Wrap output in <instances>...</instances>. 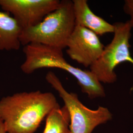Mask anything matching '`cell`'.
Returning a JSON list of instances; mask_svg holds the SVG:
<instances>
[{"instance_id":"6da1fadb","label":"cell","mask_w":133,"mask_h":133,"mask_svg":"<svg viewBox=\"0 0 133 133\" xmlns=\"http://www.w3.org/2000/svg\"><path fill=\"white\" fill-rule=\"evenodd\" d=\"M59 104L51 92L16 93L0 100V119L8 133H35Z\"/></svg>"},{"instance_id":"7a4b0ae2","label":"cell","mask_w":133,"mask_h":133,"mask_svg":"<svg viewBox=\"0 0 133 133\" xmlns=\"http://www.w3.org/2000/svg\"><path fill=\"white\" fill-rule=\"evenodd\" d=\"M25 60L20 66L24 74L30 75L43 68L62 69L75 77L81 91L90 99L106 96L104 87L90 70L73 66L64 58L63 50L47 45L31 43L23 49Z\"/></svg>"},{"instance_id":"3957f363","label":"cell","mask_w":133,"mask_h":133,"mask_svg":"<svg viewBox=\"0 0 133 133\" xmlns=\"http://www.w3.org/2000/svg\"><path fill=\"white\" fill-rule=\"evenodd\" d=\"M76 27L73 3L60 1L59 6L36 25L23 30L21 44H41L63 50Z\"/></svg>"},{"instance_id":"277c9868","label":"cell","mask_w":133,"mask_h":133,"mask_svg":"<svg viewBox=\"0 0 133 133\" xmlns=\"http://www.w3.org/2000/svg\"><path fill=\"white\" fill-rule=\"evenodd\" d=\"M45 79L58 93L69 111L71 133H92L96 127L107 123L112 118V115L107 108L99 106L95 110L87 108L79 100L76 94L65 89L53 71L48 72Z\"/></svg>"},{"instance_id":"5b68a950","label":"cell","mask_w":133,"mask_h":133,"mask_svg":"<svg viewBox=\"0 0 133 133\" xmlns=\"http://www.w3.org/2000/svg\"><path fill=\"white\" fill-rule=\"evenodd\" d=\"M114 25L115 30L112 39L105 46L99 58L90 67V71L104 83H114L117 81L115 69L121 63L127 62L133 65L130 49L132 29L130 23L128 20L117 22Z\"/></svg>"},{"instance_id":"8992f818","label":"cell","mask_w":133,"mask_h":133,"mask_svg":"<svg viewBox=\"0 0 133 133\" xmlns=\"http://www.w3.org/2000/svg\"><path fill=\"white\" fill-rule=\"evenodd\" d=\"M59 0H0L2 9L12 14L23 30L39 23L59 6Z\"/></svg>"},{"instance_id":"52a82bcc","label":"cell","mask_w":133,"mask_h":133,"mask_svg":"<svg viewBox=\"0 0 133 133\" xmlns=\"http://www.w3.org/2000/svg\"><path fill=\"white\" fill-rule=\"evenodd\" d=\"M66 48V53L71 59L88 68L99 58L105 46L97 35L85 28L76 26Z\"/></svg>"},{"instance_id":"ba28073f","label":"cell","mask_w":133,"mask_h":133,"mask_svg":"<svg viewBox=\"0 0 133 133\" xmlns=\"http://www.w3.org/2000/svg\"><path fill=\"white\" fill-rule=\"evenodd\" d=\"M72 1L76 26L87 29L98 36L114 33V25L95 14L91 10L87 0Z\"/></svg>"},{"instance_id":"9c48e42d","label":"cell","mask_w":133,"mask_h":133,"mask_svg":"<svg viewBox=\"0 0 133 133\" xmlns=\"http://www.w3.org/2000/svg\"><path fill=\"white\" fill-rule=\"evenodd\" d=\"M23 29L14 17L0 11V50H18Z\"/></svg>"},{"instance_id":"30bf717a","label":"cell","mask_w":133,"mask_h":133,"mask_svg":"<svg viewBox=\"0 0 133 133\" xmlns=\"http://www.w3.org/2000/svg\"><path fill=\"white\" fill-rule=\"evenodd\" d=\"M70 116L64 105L54 108L46 117V125L43 133H71L69 128Z\"/></svg>"},{"instance_id":"8fae6325","label":"cell","mask_w":133,"mask_h":133,"mask_svg":"<svg viewBox=\"0 0 133 133\" xmlns=\"http://www.w3.org/2000/svg\"><path fill=\"white\" fill-rule=\"evenodd\" d=\"M124 12L130 17L129 20L132 28L133 29V0H126L123 5Z\"/></svg>"},{"instance_id":"7c38bea8","label":"cell","mask_w":133,"mask_h":133,"mask_svg":"<svg viewBox=\"0 0 133 133\" xmlns=\"http://www.w3.org/2000/svg\"><path fill=\"white\" fill-rule=\"evenodd\" d=\"M0 133H6L3 121L0 119Z\"/></svg>"}]
</instances>
